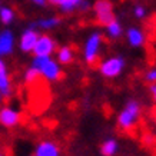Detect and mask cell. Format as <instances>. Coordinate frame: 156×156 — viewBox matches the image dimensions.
Returning <instances> with one entry per match:
<instances>
[{"instance_id":"1","label":"cell","mask_w":156,"mask_h":156,"mask_svg":"<svg viewBox=\"0 0 156 156\" xmlns=\"http://www.w3.org/2000/svg\"><path fill=\"white\" fill-rule=\"evenodd\" d=\"M142 115V106L136 99H130L123 105L118 113V126L123 132H130L137 126Z\"/></svg>"},{"instance_id":"2","label":"cell","mask_w":156,"mask_h":156,"mask_svg":"<svg viewBox=\"0 0 156 156\" xmlns=\"http://www.w3.org/2000/svg\"><path fill=\"white\" fill-rule=\"evenodd\" d=\"M33 67L40 72V75L50 82H57L63 77L59 63L50 59V56H36L33 60Z\"/></svg>"},{"instance_id":"3","label":"cell","mask_w":156,"mask_h":156,"mask_svg":"<svg viewBox=\"0 0 156 156\" xmlns=\"http://www.w3.org/2000/svg\"><path fill=\"white\" fill-rule=\"evenodd\" d=\"M125 66H126V62H125V59L122 56H110L100 62L98 69H99L100 75L103 77L115 79L123 72Z\"/></svg>"},{"instance_id":"4","label":"cell","mask_w":156,"mask_h":156,"mask_svg":"<svg viewBox=\"0 0 156 156\" xmlns=\"http://www.w3.org/2000/svg\"><path fill=\"white\" fill-rule=\"evenodd\" d=\"M102 42H103V36H102L100 32H93L86 40L85 49H83V57H85V62L90 66L95 65L98 59H99Z\"/></svg>"},{"instance_id":"5","label":"cell","mask_w":156,"mask_h":156,"mask_svg":"<svg viewBox=\"0 0 156 156\" xmlns=\"http://www.w3.org/2000/svg\"><path fill=\"white\" fill-rule=\"evenodd\" d=\"M93 10H95L96 22L102 26H106L115 19L113 3L110 0H98L93 6Z\"/></svg>"},{"instance_id":"6","label":"cell","mask_w":156,"mask_h":156,"mask_svg":"<svg viewBox=\"0 0 156 156\" xmlns=\"http://www.w3.org/2000/svg\"><path fill=\"white\" fill-rule=\"evenodd\" d=\"M55 49H56V42L50 36L43 34V36H39L32 52L34 53V56H50L55 52Z\"/></svg>"},{"instance_id":"7","label":"cell","mask_w":156,"mask_h":156,"mask_svg":"<svg viewBox=\"0 0 156 156\" xmlns=\"http://www.w3.org/2000/svg\"><path fill=\"white\" fill-rule=\"evenodd\" d=\"M126 40L132 48H142L146 42V34L142 29L139 27H129L126 30Z\"/></svg>"},{"instance_id":"8","label":"cell","mask_w":156,"mask_h":156,"mask_svg":"<svg viewBox=\"0 0 156 156\" xmlns=\"http://www.w3.org/2000/svg\"><path fill=\"white\" fill-rule=\"evenodd\" d=\"M33 156H60V149L52 140H43L37 145Z\"/></svg>"},{"instance_id":"9","label":"cell","mask_w":156,"mask_h":156,"mask_svg":"<svg viewBox=\"0 0 156 156\" xmlns=\"http://www.w3.org/2000/svg\"><path fill=\"white\" fill-rule=\"evenodd\" d=\"M39 34L33 30V27H30L29 30H26L22 36V40H20V48L23 52H32L34 48V44L37 42Z\"/></svg>"},{"instance_id":"10","label":"cell","mask_w":156,"mask_h":156,"mask_svg":"<svg viewBox=\"0 0 156 156\" xmlns=\"http://www.w3.org/2000/svg\"><path fill=\"white\" fill-rule=\"evenodd\" d=\"M119 152V142L115 137H109L100 145V155L102 156H116Z\"/></svg>"},{"instance_id":"11","label":"cell","mask_w":156,"mask_h":156,"mask_svg":"<svg viewBox=\"0 0 156 156\" xmlns=\"http://www.w3.org/2000/svg\"><path fill=\"white\" fill-rule=\"evenodd\" d=\"M0 122L5 126L12 128V126H14V125H17L20 122V115L17 112L12 110V109H3L0 112Z\"/></svg>"},{"instance_id":"12","label":"cell","mask_w":156,"mask_h":156,"mask_svg":"<svg viewBox=\"0 0 156 156\" xmlns=\"http://www.w3.org/2000/svg\"><path fill=\"white\" fill-rule=\"evenodd\" d=\"M52 5L57 6V7H60L62 12H65V13H70L73 10L79 9V6L83 0H49Z\"/></svg>"},{"instance_id":"13","label":"cell","mask_w":156,"mask_h":156,"mask_svg":"<svg viewBox=\"0 0 156 156\" xmlns=\"http://www.w3.org/2000/svg\"><path fill=\"white\" fill-rule=\"evenodd\" d=\"M13 48V36L10 32H3L0 34V55H9Z\"/></svg>"},{"instance_id":"14","label":"cell","mask_w":156,"mask_h":156,"mask_svg":"<svg viewBox=\"0 0 156 156\" xmlns=\"http://www.w3.org/2000/svg\"><path fill=\"white\" fill-rule=\"evenodd\" d=\"M105 27H106V34H108V37L113 39V40L115 39H119L123 33L122 24H120V22L116 19H113L109 24H106Z\"/></svg>"},{"instance_id":"15","label":"cell","mask_w":156,"mask_h":156,"mask_svg":"<svg viewBox=\"0 0 156 156\" xmlns=\"http://www.w3.org/2000/svg\"><path fill=\"white\" fill-rule=\"evenodd\" d=\"M75 59V52L70 46H63L57 50V60L60 62L62 65H69Z\"/></svg>"},{"instance_id":"16","label":"cell","mask_w":156,"mask_h":156,"mask_svg":"<svg viewBox=\"0 0 156 156\" xmlns=\"http://www.w3.org/2000/svg\"><path fill=\"white\" fill-rule=\"evenodd\" d=\"M42 77H43V76L40 75V72H39L37 69H34V67L29 69V70L26 72V76H24L26 83H27L29 86L34 85V83H37V82H40V80H42Z\"/></svg>"},{"instance_id":"17","label":"cell","mask_w":156,"mask_h":156,"mask_svg":"<svg viewBox=\"0 0 156 156\" xmlns=\"http://www.w3.org/2000/svg\"><path fill=\"white\" fill-rule=\"evenodd\" d=\"M0 90L6 96L10 93V82L9 77L6 76V72H0Z\"/></svg>"},{"instance_id":"18","label":"cell","mask_w":156,"mask_h":156,"mask_svg":"<svg viewBox=\"0 0 156 156\" xmlns=\"http://www.w3.org/2000/svg\"><path fill=\"white\" fill-rule=\"evenodd\" d=\"M59 23H60V19H59V17H49V19L39 20L37 24L43 29H52V27H55V26H57Z\"/></svg>"},{"instance_id":"19","label":"cell","mask_w":156,"mask_h":156,"mask_svg":"<svg viewBox=\"0 0 156 156\" xmlns=\"http://www.w3.org/2000/svg\"><path fill=\"white\" fill-rule=\"evenodd\" d=\"M0 17H2L3 23H10L13 19V12L10 9H2L0 10Z\"/></svg>"},{"instance_id":"20","label":"cell","mask_w":156,"mask_h":156,"mask_svg":"<svg viewBox=\"0 0 156 156\" xmlns=\"http://www.w3.org/2000/svg\"><path fill=\"white\" fill-rule=\"evenodd\" d=\"M133 14H135V17L136 19H143V17H146V9L143 7L142 5H136L133 7Z\"/></svg>"},{"instance_id":"21","label":"cell","mask_w":156,"mask_h":156,"mask_svg":"<svg viewBox=\"0 0 156 156\" xmlns=\"http://www.w3.org/2000/svg\"><path fill=\"white\" fill-rule=\"evenodd\" d=\"M145 80L147 83H156V67H152L145 73Z\"/></svg>"},{"instance_id":"22","label":"cell","mask_w":156,"mask_h":156,"mask_svg":"<svg viewBox=\"0 0 156 156\" xmlns=\"http://www.w3.org/2000/svg\"><path fill=\"white\" fill-rule=\"evenodd\" d=\"M149 93H151L153 102L156 103V83H151V86H149Z\"/></svg>"},{"instance_id":"23","label":"cell","mask_w":156,"mask_h":156,"mask_svg":"<svg viewBox=\"0 0 156 156\" xmlns=\"http://www.w3.org/2000/svg\"><path fill=\"white\" fill-rule=\"evenodd\" d=\"M143 142L146 143V145H153L155 143V137L152 136V135H145L143 136Z\"/></svg>"},{"instance_id":"24","label":"cell","mask_w":156,"mask_h":156,"mask_svg":"<svg viewBox=\"0 0 156 156\" xmlns=\"http://www.w3.org/2000/svg\"><path fill=\"white\" fill-rule=\"evenodd\" d=\"M90 9V3L87 2V0H83L80 3V6H79V10H82V12H86V10Z\"/></svg>"},{"instance_id":"25","label":"cell","mask_w":156,"mask_h":156,"mask_svg":"<svg viewBox=\"0 0 156 156\" xmlns=\"http://www.w3.org/2000/svg\"><path fill=\"white\" fill-rule=\"evenodd\" d=\"M0 72H5V63L0 60Z\"/></svg>"},{"instance_id":"26","label":"cell","mask_w":156,"mask_h":156,"mask_svg":"<svg viewBox=\"0 0 156 156\" xmlns=\"http://www.w3.org/2000/svg\"><path fill=\"white\" fill-rule=\"evenodd\" d=\"M34 3H37V5H44V0H33Z\"/></svg>"},{"instance_id":"27","label":"cell","mask_w":156,"mask_h":156,"mask_svg":"<svg viewBox=\"0 0 156 156\" xmlns=\"http://www.w3.org/2000/svg\"><path fill=\"white\" fill-rule=\"evenodd\" d=\"M0 156H2V153H0Z\"/></svg>"}]
</instances>
